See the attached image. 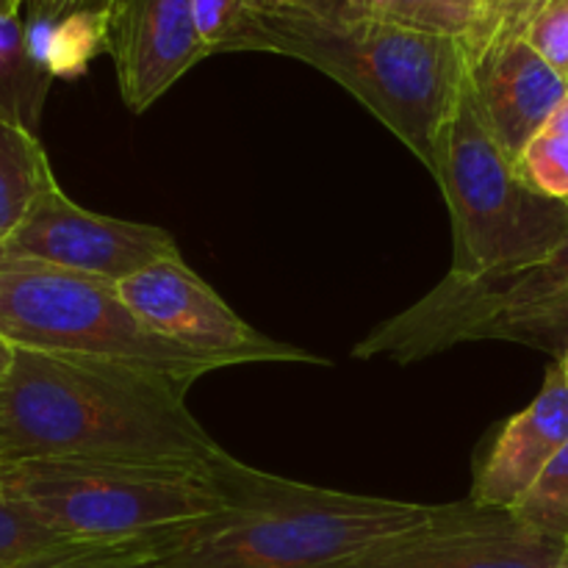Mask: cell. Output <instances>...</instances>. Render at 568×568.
<instances>
[{"instance_id":"cell-16","label":"cell","mask_w":568,"mask_h":568,"mask_svg":"<svg viewBox=\"0 0 568 568\" xmlns=\"http://www.w3.org/2000/svg\"><path fill=\"white\" fill-rule=\"evenodd\" d=\"M33 53L53 78H78L105 50V11H81L55 22H26Z\"/></svg>"},{"instance_id":"cell-25","label":"cell","mask_w":568,"mask_h":568,"mask_svg":"<svg viewBox=\"0 0 568 568\" xmlns=\"http://www.w3.org/2000/svg\"><path fill=\"white\" fill-rule=\"evenodd\" d=\"M14 361H17V347L14 344L6 342V338H0V383L11 375V369H14Z\"/></svg>"},{"instance_id":"cell-17","label":"cell","mask_w":568,"mask_h":568,"mask_svg":"<svg viewBox=\"0 0 568 568\" xmlns=\"http://www.w3.org/2000/svg\"><path fill=\"white\" fill-rule=\"evenodd\" d=\"M377 17L410 31L471 42L491 22V0H364Z\"/></svg>"},{"instance_id":"cell-23","label":"cell","mask_w":568,"mask_h":568,"mask_svg":"<svg viewBox=\"0 0 568 568\" xmlns=\"http://www.w3.org/2000/svg\"><path fill=\"white\" fill-rule=\"evenodd\" d=\"M192 11L209 53H227V42L242 14V0H192Z\"/></svg>"},{"instance_id":"cell-29","label":"cell","mask_w":568,"mask_h":568,"mask_svg":"<svg viewBox=\"0 0 568 568\" xmlns=\"http://www.w3.org/2000/svg\"><path fill=\"white\" fill-rule=\"evenodd\" d=\"M22 3H31V0H22Z\"/></svg>"},{"instance_id":"cell-4","label":"cell","mask_w":568,"mask_h":568,"mask_svg":"<svg viewBox=\"0 0 568 568\" xmlns=\"http://www.w3.org/2000/svg\"><path fill=\"white\" fill-rule=\"evenodd\" d=\"M0 483L28 514L78 544L153 538L225 505L214 469L131 460H20Z\"/></svg>"},{"instance_id":"cell-6","label":"cell","mask_w":568,"mask_h":568,"mask_svg":"<svg viewBox=\"0 0 568 568\" xmlns=\"http://www.w3.org/2000/svg\"><path fill=\"white\" fill-rule=\"evenodd\" d=\"M0 338L17 349L153 372L183 388L227 366L150 331L116 283L31 261L0 258Z\"/></svg>"},{"instance_id":"cell-26","label":"cell","mask_w":568,"mask_h":568,"mask_svg":"<svg viewBox=\"0 0 568 568\" xmlns=\"http://www.w3.org/2000/svg\"><path fill=\"white\" fill-rule=\"evenodd\" d=\"M22 0H0V17H20Z\"/></svg>"},{"instance_id":"cell-15","label":"cell","mask_w":568,"mask_h":568,"mask_svg":"<svg viewBox=\"0 0 568 568\" xmlns=\"http://www.w3.org/2000/svg\"><path fill=\"white\" fill-rule=\"evenodd\" d=\"M50 75L31 48L20 17H0V116L37 133L48 103Z\"/></svg>"},{"instance_id":"cell-9","label":"cell","mask_w":568,"mask_h":568,"mask_svg":"<svg viewBox=\"0 0 568 568\" xmlns=\"http://www.w3.org/2000/svg\"><path fill=\"white\" fill-rule=\"evenodd\" d=\"M175 255L181 250L170 231L94 214L72 203L59 183L37 200L20 231L0 244V258L31 261L109 283H122L144 266Z\"/></svg>"},{"instance_id":"cell-21","label":"cell","mask_w":568,"mask_h":568,"mask_svg":"<svg viewBox=\"0 0 568 568\" xmlns=\"http://www.w3.org/2000/svg\"><path fill=\"white\" fill-rule=\"evenodd\" d=\"M568 336V297L552 303L536 305V308L516 311V314L499 316L497 322L480 333V342L499 338V342H519L530 347L560 353L564 338Z\"/></svg>"},{"instance_id":"cell-2","label":"cell","mask_w":568,"mask_h":568,"mask_svg":"<svg viewBox=\"0 0 568 568\" xmlns=\"http://www.w3.org/2000/svg\"><path fill=\"white\" fill-rule=\"evenodd\" d=\"M288 55L364 103L422 164L466 81L469 42L410 31L364 0H242L227 53Z\"/></svg>"},{"instance_id":"cell-8","label":"cell","mask_w":568,"mask_h":568,"mask_svg":"<svg viewBox=\"0 0 568 568\" xmlns=\"http://www.w3.org/2000/svg\"><path fill=\"white\" fill-rule=\"evenodd\" d=\"M128 308L166 342L236 364H320L331 361L294 344L264 336L244 322L214 286L203 281L181 255L155 261L116 283Z\"/></svg>"},{"instance_id":"cell-10","label":"cell","mask_w":568,"mask_h":568,"mask_svg":"<svg viewBox=\"0 0 568 568\" xmlns=\"http://www.w3.org/2000/svg\"><path fill=\"white\" fill-rule=\"evenodd\" d=\"M566 544L471 499L444 505L430 525L394 538L342 568H560Z\"/></svg>"},{"instance_id":"cell-31","label":"cell","mask_w":568,"mask_h":568,"mask_svg":"<svg viewBox=\"0 0 568 568\" xmlns=\"http://www.w3.org/2000/svg\"><path fill=\"white\" fill-rule=\"evenodd\" d=\"M566 81H568V72H566Z\"/></svg>"},{"instance_id":"cell-20","label":"cell","mask_w":568,"mask_h":568,"mask_svg":"<svg viewBox=\"0 0 568 568\" xmlns=\"http://www.w3.org/2000/svg\"><path fill=\"white\" fill-rule=\"evenodd\" d=\"M510 514L541 536L568 544V444Z\"/></svg>"},{"instance_id":"cell-22","label":"cell","mask_w":568,"mask_h":568,"mask_svg":"<svg viewBox=\"0 0 568 568\" xmlns=\"http://www.w3.org/2000/svg\"><path fill=\"white\" fill-rule=\"evenodd\" d=\"M67 544L78 541H70V538L50 530L48 525H42L14 497H9V491L0 483V566L20 564V560L37 558V555L50 552L55 547H67Z\"/></svg>"},{"instance_id":"cell-5","label":"cell","mask_w":568,"mask_h":568,"mask_svg":"<svg viewBox=\"0 0 568 568\" xmlns=\"http://www.w3.org/2000/svg\"><path fill=\"white\" fill-rule=\"evenodd\" d=\"M436 178L453 216L458 275L521 270L568 239V203L538 194L483 125L464 81L433 144Z\"/></svg>"},{"instance_id":"cell-12","label":"cell","mask_w":568,"mask_h":568,"mask_svg":"<svg viewBox=\"0 0 568 568\" xmlns=\"http://www.w3.org/2000/svg\"><path fill=\"white\" fill-rule=\"evenodd\" d=\"M105 53L133 114L148 111L211 55L200 39L192 0H109Z\"/></svg>"},{"instance_id":"cell-3","label":"cell","mask_w":568,"mask_h":568,"mask_svg":"<svg viewBox=\"0 0 568 568\" xmlns=\"http://www.w3.org/2000/svg\"><path fill=\"white\" fill-rule=\"evenodd\" d=\"M225 505L166 530L159 568H342L430 525L444 505L333 491L253 469L233 455L214 466Z\"/></svg>"},{"instance_id":"cell-24","label":"cell","mask_w":568,"mask_h":568,"mask_svg":"<svg viewBox=\"0 0 568 568\" xmlns=\"http://www.w3.org/2000/svg\"><path fill=\"white\" fill-rule=\"evenodd\" d=\"M28 6H31L28 20L55 22L61 17L81 14V11H105L109 0H31Z\"/></svg>"},{"instance_id":"cell-32","label":"cell","mask_w":568,"mask_h":568,"mask_svg":"<svg viewBox=\"0 0 568 568\" xmlns=\"http://www.w3.org/2000/svg\"><path fill=\"white\" fill-rule=\"evenodd\" d=\"M560 568H568V566H560Z\"/></svg>"},{"instance_id":"cell-19","label":"cell","mask_w":568,"mask_h":568,"mask_svg":"<svg viewBox=\"0 0 568 568\" xmlns=\"http://www.w3.org/2000/svg\"><path fill=\"white\" fill-rule=\"evenodd\" d=\"M519 37L552 64L568 72V0H499Z\"/></svg>"},{"instance_id":"cell-30","label":"cell","mask_w":568,"mask_h":568,"mask_svg":"<svg viewBox=\"0 0 568 568\" xmlns=\"http://www.w3.org/2000/svg\"><path fill=\"white\" fill-rule=\"evenodd\" d=\"M491 3H499V0H491Z\"/></svg>"},{"instance_id":"cell-14","label":"cell","mask_w":568,"mask_h":568,"mask_svg":"<svg viewBox=\"0 0 568 568\" xmlns=\"http://www.w3.org/2000/svg\"><path fill=\"white\" fill-rule=\"evenodd\" d=\"M53 183L59 181L37 133L0 116V244L20 231Z\"/></svg>"},{"instance_id":"cell-27","label":"cell","mask_w":568,"mask_h":568,"mask_svg":"<svg viewBox=\"0 0 568 568\" xmlns=\"http://www.w3.org/2000/svg\"><path fill=\"white\" fill-rule=\"evenodd\" d=\"M558 369H560V375H564V381L568 383V336L564 338V347H560V353H558Z\"/></svg>"},{"instance_id":"cell-13","label":"cell","mask_w":568,"mask_h":568,"mask_svg":"<svg viewBox=\"0 0 568 568\" xmlns=\"http://www.w3.org/2000/svg\"><path fill=\"white\" fill-rule=\"evenodd\" d=\"M566 444L568 383L555 364L547 369L536 399L510 416L494 438L486 460L477 469L469 499L480 508L514 510Z\"/></svg>"},{"instance_id":"cell-18","label":"cell","mask_w":568,"mask_h":568,"mask_svg":"<svg viewBox=\"0 0 568 568\" xmlns=\"http://www.w3.org/2000/svg\"><path fill=\"white\" fill-rule=\"evenodd\" d=\"M514 166L538 194L568 203V98L527 142Z\"/></svg>"},{"instance_id":"cell-1","label":"cell","mask_w":568,"mask_h":568,"mask_svg":"<svg viewBox=\"0 0 568 568\" xmlns=\"http://www.w3.org/2000/svg\"><path fill=\"white\" fill-rule=\"evenodd\" d=\"M170 377L94 358L17 349L0 383V466L131 460L214 469L225 449Z\"/></svg>"},{"instance_id":"cell-28","label":"cell","mask_w":568,"mask_h":568,"mask_svg":"<svg viewBox=\"0 0 568 568\" xmlns=\"http://www.w3.org/2000/svg\"><path fill=\"white\" fill-rule=\"evenodd\" d=\"M564 566H568V544H566V560H564Z\"/></svg>"},{"instance_id":"cell-7","label":"cell","mask_w":568,"mask_h":568,"mask_svg":"<svg viewBox=\"0 0 568 568\" xmlns=\"http://www.w3.org/2000/svg\"><path fill=\"white\" fill-rule=\"evenodd\" d=\"M560 297H568V239L552 255L521 270L486 275L449 272L419 303L372 327L353 355L414 364L455 344L480 342V333L499 316Z\"/></svg>"},{"instance_id":"cell-11","label":"cell","mask_w":568,"mask_h":568,"mask_svg":"<svg viewBox=\"0 0 568 568\" xmlns=\"http://www.w3.org/2000/svg\"><path fill=\"white\" fill-rule=\"evenodd\" d=\"M469 42L466 81L483 125L510 161L568 98V81L519 37L503 6Z\"/></svg>"}]
</instances>
